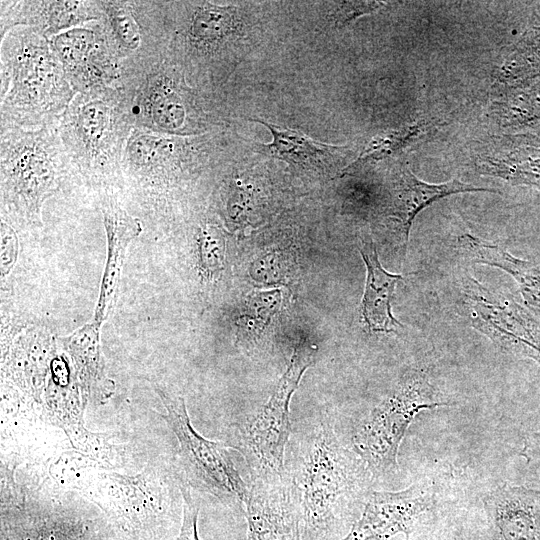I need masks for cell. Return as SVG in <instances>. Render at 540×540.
<instances>
[{
	"label": "cell",
	"mask_w": 540,
	"mask_h": 540,
	"mask_svg": "<svg viewBox=\"0 0 540 540\" xmlns=\"http://www.w3.org/2000/svg\"><path fill=\"white\" fill-rule=\"evenodd\" d=\"M18 253V240L15 232L1 222V277L4 279L11 271Z\"/></svg>",
	"instance_id": "obj_25"
},
{
	"label": "cell",
	"mask_w": 540,
	"mask_h": 540,
	"mask_svg": "<svg viewBox=\"0 0 540 540\" xmlns=\"http://www.w3.org/2000/svg\"><path fill=\"white\" fill-rule=\"evenodd\" d=\"M111 113L100 101L85 104L76 119V130L87 149H96L108 136Z\"/></svg>",
	"instance_id": "obj_19"
},
{
	"label": "cell",
	"mask_w": 540,
	"mask_h": 540,
	"mask_svg": "<svg viewBox=\"0 0 540 540\" xmlns=\"http://www.w3.org/2000/svg\"><path fill=\"white\" fill-rule=\"evenodd\" d=\"M484 508L497 540H540V490L504 483L485 496Z\"/></svg>",
	"instance_id": "obj_9"
},
{
	"label": "cell",
	"mask_w": 540,
	"mask_h": 540,
	"mask_svg": "<svg viewBox=\"0 0 540 540\" xmlns=\"http://www.w3.org/2000/svg\"><path fill=\"white\" fill-rule=\"evenodd\" d=\"M407 540H409V539H407Z\"/></svg>",
	"instance_id": "obj_29"
},
{
	"label": "cell",
	"mask_w": 540,
	"mask_h": 540,
	"mask_svg": "<svg viewBox=\"0 0 540 540\" xmlns=\"http://www.w3.org/2000/svg\"><path fill=\"white\" fill-rule=\"evenodd\" d=\"M472 326L509 353L540 363V324L512 297L490 291L473 278L464 287Z\"/></svg>",
	"instance_id": "obj_5"
},
{
	"label": "cell",
	"mask_w": 540,
	"mask_h": 540,
	"mask_svg": "<svg viewBox=\"0 0 540 540\" xmlns=\"http://www.w3.org/2000/svg\"><path fill=\"white\" fill-rule=\"evenodd\" d=\"M520 455L527 463L540 466V433H532L525 438Z\"/></svg>",
	"instance_id": "obj_27"
},
{
	"label": "cell",
	"mask_w": 540,
	"mask_h": 540,
	"mask_svg": "<svg viewBox=\"0 0 540 540\" xmlns=\"http://www.w3.org/2000/svg\"><path fill=\"white\" fill-rule=\"evenodd\" d=\"M458 540H461V539H458Z\"/></svg>",
	"instance_id": "obj_28"
},
{
	"label": "cell",
	"mask_w": 540,
	"mask_h": 540,
	"mask_svg": "<svg viewBox=\"0 0 540 540\" xmlns=\"http://www.w3.org/2000/svg\"><path fill=\"white\" fill-rule=\"evenodd\" d=\"M224 239L217 228L210 226L202 230L200 236V257L202 268L212 274L222 265Z\"/></svg>",
	"instance_id": "obj_22"
},
{
	"label": "cell",
	"mask_w": 540,
	"mask_h": 540,
	"mask_svg": "<svg viewBox=\"0 0 540 540\" xmlns=\"http://www.w3.org/2000/svg\"><path fill=\"white\" fill-rule=\"evenodd\" d=\"M243 505L247 540H301L297 490L284 474L254 478Z\"/></svg>",
	"instance_id": "obj_6"
},
{
	"label": "cell",
	"mask_w": 540,
	"mask_h": 540,
	"mask_svg": "<svg viewBox=\"0 0 540 540\" xmlns=\"http://www.w3.org/2000/svg\"><path fill=\"white\" fill-rule=\"evenodd\" d=\"M166 413L162 415L178 442L180 469L189 485L224 504L244 503L249 489L223 443L208 440L192 426L183 397L156 386Z\"/></svg>",
	"instance_id": "obj_3"
},
{
	"label": "cell",
	"mask_w": 540,
	"mask_h": 540,
	"mask_svg": "<svg viewBox=\"0 0 540 540\" xmlns=\"http://www.w3.org/2000/svg\"><path fill=\"white\" fill-rule=\"evenodd\" d=\"M431 126V122L421 120L374 138L361 152L358 159L346 168V171L356 169L358 166L370 161L381 160L398 152L421 138L423 134L430 130Z\"/></svg>",
	"instance_id": "obj_18"
},
{
	"label": "cell",
	"mask_w": 540,
	"mask_h": 540,
	"mask_svg": "<svg viewBox=\"0 0 540 540\" xmlns=\"http://www.w3.org/2000/svg\"><path fill=\"white\" fill-rule=\"evenodd\" d=\"M5 169V185L14 200L33 222L40 221V208L54 189V171L45 152L35 145H24Z\"/></svg>",
	"instance_id": "obj_12"
},
{
	"label": "cell",
	"mask_w": 540,
	"mask_h": 540,
	"mask_svg": "<svg viewBox=\"0 0 540 540\" xmlns=\"http://www.w3.org/2000/svg\"><path fill=\"white\" fill-rule=\"evenodd\" d=\"M365 469L362 459L341 444L330 418L323 416L293 480L299 499L301 540H331L340 501L359 485Z\"/></svg>",
	"instance_id": "obj_1"
},
{
	"label": "cell",
	"mask_w": 540,
	"mask_h": 540,
	"mask_svg": "<svg viewBox=\"0 0 540 540\" xmlns=\"http://www.w3.org/2000/svg\"><path fill=\"white\" fill-rule=\"evenodd\" d=\"M316 352L313 344H298L269 400L239 429V448L253 470V478L283 475L285 447L291 433L290 401Z\"/></svg>",
	"instance_id": "obj_4"
},
{
	"label": "cell",
	"mask_w": 540,
	"mask_h": 540,
	"mask_svg": "<svg viewBox=\"0 0 540 540\" xmlns=\"http://www.w3.org/2000/svg\"><path fill=\"white\" fill-rule=\"evenodd\" d=\"M150 113L158 126L170 130L179 128L185 116L184 107L178 96L165 87L153 93Z\"/></svg>",
	"instance_id": "obj_21"
},
{
	"label": "cell",
	"mask_w": 540,
	"mask_h": 540,
	"mask_svg": "<svg viewBox=\"0 0 540 540\" xmlns=\"http://www.w3.org/2000/svg\"><path fill=\"white\" fill-rule=\"evenodd\" d=\"M446 405L438 400L425 372H406L356 428L352 437L355 453L376 475L392 471L400 444L417 414Z\"/></svg>",
	"instance_id": "obj_2"
},
{
	"label": "cell",
	"mask_w": 540,
	"mask_h": 540,
	"mask_svg": "<svg viewBox=\"0 0 540 540\" xmlns=\"http://www.w3.org/2000/svg\"><path fill=\"white\" fill-rule=\"evenodd\" d=\"M459 241L476 262L498 267L510 274L518 283L526 305L540 313V263L517 258L502 246L472 234L461 235Z\"/></svg>",
	"instance_id": "obj_15"
},
{
	"label": "cell",
	"mask_w": 540,
	"mask_h": 540,
	"mask_svg": "<svg viewBox=\"0 0 540 540\" xmlns=\"http://www.w3.org/2000/svg\"><path fill=\"white\" fill-rule=\"evenodd\" d=\"M265 125L272 134V141L261 144L260 148L268 155L283 161L306 165H322V159L334 148L317 142L303 133L286 127L276 126L263 120L254 119Z\"/></svg>",
	"instance_id": "obj_16"
},
{
	"label": "cell",
	"mask_w": 540,
	"mask_h": 540,
	"mask_svg": "<svg viewBox=\"0 0 540 540\" xmlns=\"http://www.w3.org/2000/svg\"><path fill=\"white\" fill-rule=\"evenodd\" d=\"M112 18L116 34L122 42L130 48L137 46L140 35L138 27L130 14L125 10H116Z\"/></svg>",
	"instance_id": "obj_26"
},
{
	"label": "cell",
	"mask_w": 540,
	"mask_h": 540,
	"mask_svg": "<svg viewBox=\"0 0 540 540\" xmlns=\"http://www.w3.org/2000/svg\"><path fill=\"white\" fill-rule=\"evenodd\" d=\"M382 6L376 1H347L339 2L334 10L333 19L336 25L348 24L355 18L376 11Z\"/></svg>",
	"instance_id": "obj_24"
},
{
	"label": "cell",
	"mask_w": 540,
	"mask_h": 540,
	"mask_svg": "<svg viewBox=\"0 0 540 540\" xmlns=\"http://www.w3.org/2000/svg\"><path fill=\"white\" fill-rule=\"evenodd\" d=\"M183 497L182 523L178 535L172 540H200L198 535L199 503L186 485L180 487Z\"/></svg>",
	"instance_id": "obj_23"
},
{
	"label": "cell",
	"mask_w": 540,
	"mask_h": 540,
	"mask_svg": "<svg viewBox=\"0 0 540 540\" xmlns=\"http://www.w3.org/2000/svg\"><path fill=\"white\" fill-rule=\"evenodd\" d=\"M101 325L93 320L76 329L59 341L72 362L82 402L88 399H107L113 392L114 383L106 373L101 349Z\"/></svg>",
	"instance_id": "obj_11"
},
{
	"label": "cell",
	"mask_w": 540,
	"mask_h": 540,
	"mask_svg": "<svg viewBox=\"0 0 540 540\" xmlns=\"http://www.w3.org/2000/svg\"><path fill=\"white\" fill-rule=\"evenodd\" d=\"M432 495L420 486L401 491H370L360 517L339 540L409 539L417 520L430 509Z\"/></svg>",
	"instance_id": "obj_7"
},
{
	"label": "cell",
	"mask_w": 540,
	"mask_h": 540,
	"mask_svg": "<svg viewBox=\"0 0 540 540\" xmlns=\"http://www.w3.org/2000/svg\"><path fill=\"white\" fill-rule=\"evenodd\" d=\"M490 191L459 180L430 184L419 180L409 169L402 171L395 195L392 217L398 222L404 249L407 248L409 232L416 215L434 201L443 197L465 192Z\"/></svg>",
	"instance_id": "obj_14"
},
{
	"label": "cell",
	"mask_w": 540,
	"mask_h": 540,
	"mask_svg": "<svg viewBox=\"0 0 540 540\" xmlns=\"http://www.w3.org/2000/svg\"><path fill=\"white\" fill-rule=\"evenodd\" d=\"M1 518V540H104L97 521L61 507H5Z\"/></svg>",
	"instance_id": "obj_8"
},
{
	"label": "cell",
	"mask_w": 540,
	"mask_h": 540,
	"mask_svg": "<svg viewBox=\"0 0 540 540\" xmlns=\"http://www.w3.org/2000/svg\"><path fill=\"white\" fill-rule=\"evenodd\" d=\"M93 33L85 29H76L59 35L54 46L63 64L70 70L83 66L93 49Z\"/></svg>",
	"instance_id": "obj_20"
},
{
	"label": "cell",
	"mask_w": 540,
	"mask_h": 540,
	"mask_svg": "<svg viewBox=\"0 0 540 540\" xmlns=\"http://www.w3.org/2000/svg\"><path fill=\"white\" fill-rule=\"evenodd\" d=\"M236 27L235 13L231 7L207 4L195 11L189 34L195 42L211 45L227 38Z\"/></svg>",
	"instance_id": "obj_17"
},
{
	"label": "cell",
	"mask_w": 540,
	"mask_h": 540,
	"mask_svg": "<svg viewBox=\"0 0 540 540\" xmlns=\"http://www.w3.org/2000/svg\"><path fill=\"white\" fill-rule=\"evenodd\" d=\"M360 253L367 268L362 317L370 332H397L401 324L392 315L391 302L396 284L403 277L381 266L372 241L363 242Z\"/></svg>",
	"instance_id": "obj_13"
},
{
	"label": "cell",
	"mask_w": 540,
	"mask_h": 540,
	"mask_svg": "<svg viewBox=\"0 0 540 540\" xmlns=\"http://www.w3.org/2000/svg\"><path fill=\"white\" fill-rule=\"evenodd\" d=\"M102 212L107 255L93 316V321L99 325L107 319L116 303L128 246L142 231L138 219L115 205H106Z\"/></svg>",
	"instance_id": "obj_10"
}]
</instances>
